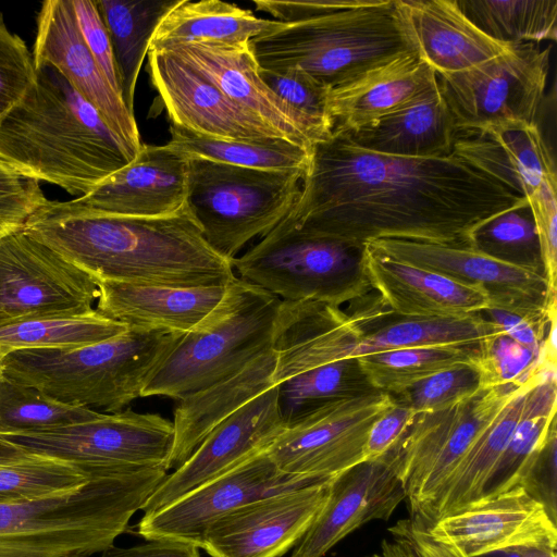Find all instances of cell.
Instances as JSON below:
<instances>
[{"instance_id": "obj_1", "label": "cell", "mask_w": 557, "mask_h": 557, "mask_svg": "<svg viewBox=\"0 0 557 557\" xmlns=\"http://www.w3.org/2000/svg\"><path fill=\"white\" fill-rule=\"evenodd\" d=\"M527 202L454 153L394 157L332 135L311 147L299 197L280 223L358 247L384 238L471 247L482 224Z\"/></svg>"}, {"instance_id": "obj_2", "label": "cell", "mask_w": 557, "mask_h": 557, "mask_svg": "<svg viewBox=\"0 0 557 557\" xmlns=\"http://www.w3.org/2000/svg\"><path fill=\"white\" fill-rule=\"evenodd\" d=\"M23 230L98 281L213 286L236 276L233 261L209 246L187 206L156 218L38 210Z\"/></svg>"}, {"instance_id": "obj_3", "label": "cell", "mask_w": 557, "mask_h": 557, "mask_svg": "<svg viewBox=\"0 0 557 557\" xmlns=\"http://www.w3.org/2000/svg\"><path fill=\"white\" fill-rule=\"evenodd\" d=\"M0 159L72 195L88 194L134 158L98 110L53 66L0 119Z\"/></svg>"}, {"instance_id": "obj_4", "label": "cell", "mask_w": 557, "mask_h": 557, "mask_svg": "<svg viewBox=\"0 0 557 557\" xmlns=\"http://www.w3.org/2000/svg\"><path fill=\"white\" fill-rule=\"evenodd\" d=\"M164 468L90 473L79 488L0 502V557H90L114 545L166 478Z\"/></svg>"}, {"instance_id": "obj_5", "label": "cell", "mask_w": 557, "mask_h": 557, "mask_svg": "<svg viewBox=\"0 0 557 557\" xmlns=\"http://www.w3.org/2000/svg\"><path fill=\"white\" fill-rule=\"evenodd\" d=\"M183 335L128 327L90 345L14 350L2 357L0 372L58 401L115 413L141 397Z\"/></svg>"}, {"instance_id": "obj_6", "label": "cell", "mask_w": 557, "mask_h": 557, "mask_svg": "<svg viewBox=\"0 0 557 557\" xmlns=\"http://www.w3.org/2000/svg\"><path fill=\"white\" fill-rule=\"evenodd\" d=\"M263 70L298 67L327 87L345 85L406 53H417L396 0H351L249 41Z\"/></svg>"}, {"instance_id": "obj_7", "label": "cell", "mask_w": 557, "mask_h": 557, "mask_svg": "<svg viewBox=\"0 0 557 557\" xmlns=\"http://www.w3.org/2000/svg\"><path fill=\"white\" fill-rule=\"evenodd\" d=\"M281 301L235 276L219 305L180 338L157 368L141 397L177 400L239 372L272 349Z\"/></svg>"}, {"instance_id": "obj_8", "label": "cell", "mask_w": 557, "mask_h": 557, "mask_svg": "<svg viewBox=\"0 0 557 557\" xmlns=\"http://www.w3.org/2000/svg\"><path fill=\"white\" fill-rule=\"evenodd\" d=\"M306 170L271 171L188 158L186 206L209 246L233 261L296 203Z\"/></svg>"}, {"instance_id": "obj_9", "label": "cell", "mask_w": 557, "mask_h": 557, "mask_svg": "<svg viewBox=\"0 0 557 557\" xmlns=\"http://www.w3.org/2000/svg\"><path fill=\"white\" fill-rule=\"evenodd\" d=\"M239 278L281 300H313L339 307L371 289L363 247L307 235L278 223L233 260Z\"/></svg>"}, {"instance_id": "obj_10", "label": "cell", "mask_w": 557, "mask_h": 557, "mask_svg": "<svg viewBox=\"0 0 557 557\" xmlns=\"http://www.w3.org/2000/svg\"><path fill=\"white\" fill-rule=\"evenodd\" d=\"M522 383L482 387L450 407L414 417L393 447L411 519L423 520L459 460Z\"/></svg>"}, {"instance_id": "obj_11", "label": "cell", "mask_w": 557, "mask_h": 557, "mask_svg": "<svg viewBox=\"0 0 557 557\" xmlns=\"http://www.w3.org/2000/svg\"><path fill=\"white\" fill-rule=\"evenodd\" d=\"M552 46H511L470 70L436 74L440 91L459 131L505 123L541 124Z\"/></svg>"}, {"instance_id": "obj_12", "label": "cell", "mask_w": 557, "mask_h": 557, "mask_svg": "<svg viewBox=\"0 0 557 557\" xmlns=\"http://www.w3.org/2000/svg\"><path fill=\"white\" fill-rule=\"evenodd\" d=\"M0 435L27 453L70 462L90 474L156 467L166 470L174 425L160 414L127 409L66 426Z\"/></svg>"}, {"instance_id": "obj_13", "label": "cell", "mask_w": 557, "mask_h": 557, "mask_svg": "<svg viewBox=\"0 0 557 557\" xmlns=\"http://www.w3.org/2000/svg\"><path fill=\"white\" fill-rule=\"evenodd\" d=\"M394 403L376 391L324 404L286 426L265 451L286 474L331 481L366 460L370 426Z\"/></svg>"}, {"instance_id": "obj_14", "label": "cell", "mask_w": 557, "mask_h": 557, "mask_svg": "<svg viewBox=\"0 0 557 557\" xmlns=\"http://www.w3.org/2000/svg\"><path fill=\"white\" fill-rule=\"evenodd\" d=\"M98 280L23 228L0 238V323L95 310Z\"/></svg>"}, {"instance_id": "obj_15", "label": "cell", "mask_w": 557, "mask_h": 557, "mask_svg": "<svg viewBox=\"0 0 557 557\" xmlns=\"http://www.w3.org/2000/svg\"><path fill=\"white\" fill-rule=\"evenodd\" d=\"M366 244L395 260L484 287L491 295V307L541 323H547L550 312L557 311V300L550 298L540 268L509 262L470 246L388 238Z\"/></svg>"}, {"instance_id": "obj_16", "label": "cell", "mask_w": 557, "mask_h": 557, "mask_svg": "<svg viewBox=\"0 0 557 557\" xmlns=\"http://www.w3.org/2000/svg\"><path fill=\"white\" fill-rule=\"evenodd\" d=\"M317 483L324 481L280 471L263 450L165 507L144 515L137 533L147 541L170 540L199 547L207 528L225 513L278 492Z\"/></svg>"}, {"instance_id": "obj_17", "label": "cell", "mask_w": 557, "mask_h": 557, "mask_svg": "<svg viewBox=\"0 0 557 557\" xmlns=\"http://www.w3.org/2000/svg\"><path fill=\"white\" fill-rule=\"evenodd\" d=\"M188 158L168 144H143L136 157L74 200H48L39 210L61 215H171L186 206Z\"/></svg>"}, {"instance_id": "obj_18", "label": "cell", "mask_w": 557, "mask_h": 557, "mask_svg": "<svg viewBox=\"0 0 557 557\" xmlns=\"http://www.w3.org/2000/svg\"><path fill=\"white\" fill-rule=\"evenodd\" d=\"M329 483L289 488L238 507L207 528L199 547L211 557H281L306 534Z\"/></svg>"}, {"instance_id": "obj_19", "label": "cell", "mask_w": 557, "mask_h": 557, "mask_svg": "<svg viewBox=\"0 0 557 557\" xmlns=\"http://www.w3.org/2000/svg\"><path fill=\"white\" fill-rule=\"evenodd\" d=\"M274 385L219 423L190 457L159 484L141 507L157 511L189 491L267 450L285 430Z\"/></svg>"}, {"instance_id": "obj_20", "label": "cell", "mask_w": 557, "mask_h": 557, "mask_svg": "<svg viewBox=\"0 0 557 557\" xmlns=\"http://www.w3.org/2000/svg\"><path fill=\"white\" fill-rule=\"evenodd\" d=\"M147 58L150 82L173 125L220 139L284 138L166 49L149 47Z\"/></svg>"}, {"instance_id": "obj_21", "label": "cell", "mask_w": 557, "mask_h": 557, "mask_svg": "<svg viewBox=\"0 0 557 557\" xmlns=\"http://www.w3.org/2000/svg\"><path fill=\"white\" fill-rule=\"evenodd\" d=\"M406 499L399 459L392 448L333 478L326 499L292 557H324L338 542L373 520H388Z\"/></svg>"}, {"instance_id": "obj_22", "label": "cell", "mask_w": 557, "mask_h": 557, "mask_svg": "<svg viewBox=\"0 0 557 557\" xmlns=\"http://www.w3.org/2000/svg\"><path fill=\"white\" fill-rule=\"evenodd\" d=\"M34 66L49 64L95 107L133 158L140 141L135 115L125 106L92 57L78 26L72 0L41 4L34 45Z\"/></svg>"}, {"instance_id": "obj_23", "label": "cell", "mask_w": 557, "mask_h": 557, "mask_svg": "<svg viewBox=\"0 0 557 557\" xmlns=\"http://www.w3.org/2000/svg\"><path fill=\"white\" fill-rule=\"evenodd\" d=\"M425 528L433 537L455 544L468 557L519 545H557L556 523L522 486L482 497Z\"/></svg>"}, {"instance_id": "obj_24", "label": "cell", "mask_w": 557, "mask_h": 557, "mask_svg": "<svg viewBox=\"0 0 557 557\" xmlns=\"http://www.w3.org/2000/svg\"><path fill=\"white\" fill-rule=\"evenodd\" d=\"M377 308L348 314L339 307L313 300H282L274 330V385L315 367L350 358L363 325Z\"/></svg>"}, {"instance_id": "obj_25", "label": "cell", "mask_w": 557, "mask_h": 557, "mask_svg": "<svg viewBox=\"0 0 557 557\" xmlns=\"http://www.w3.org/2000/svg\"><path fill=\"white\" fill-rule=\"evenodd\" d=\"M164 48L213 83L230 99L252 111L283 137L311 148L312 140L297 114L262 81L249 42H189Z\"/></svg>"}, {"instance_id": "obj_26", "label": "cell", "mask_w": 557, "mask_h": 557, "mask_svg": "<svg viewBox=\"0 0 557 557\" xmlns=\"http://www.w3.org/2000/svg\"><path fill=\"white\" fill-rule=\"evenodd\" d=\"M363 263L382 304L405 318L462 317L492 306L484 287L395 260L368 244L363 245Z\"/></svg>"}, {"instance_id": "obj_27", "label": "cell", "mask_w": 557, "mask_h": 557, "mask_svg": "<svg viewBox=\"0 0 557 557\" xmlns=\"http://www.w3.org/2000/svg\"><path fill=\"white\" fill-rule=\"evenodd\" d=\"M396 4L419 58L435 74L470 70L511 47L480 30L457 0H396Z\"/></svg>"}, {"instance_id": "obj_28", "label": "cell", "mask_w": 557, "mask_h": 557, "mask_svg": "<svg viewBox=\"0 0 557 557\" xmlns=\"http://www.w3.org/2000/svg\"><path fill=\"white\" fill-rule=\"evenodd\" d=\"M453 153L475 170L530 199L547 176L554 156L539 125L505 123L456 134Z\"/></svg>"}, {"instance_id": "obj_29", "label": "cell", "mask_w": 557, "mask_h": 557, "mask_svg": "<svg viewBox=\"0 0 557 557\" xmlns=\"http://www.w3.org/2000/svg\"><path fill=\"white\" fill-rule=\"evenodd\" d=\"M227 285L166 286L98 281L95 310L127 327L186 334L219 305Z\"/></svg>"}, {"instance_id": "obj_30", "label": "cell", "mask_w": 557, "mask_h": 557, "mask_svg": "<svg viewBox=\"0 0 557 557\" xmlns=\"http://www.w3.org/2000/svg\"><path fill=\"white\" fill-rule=\"evenodd\" d=\"M436 84L435 72L418 53H406L332 88V135L361 128L412 102Z\"/></svg>"}, {"instance_id": "obj_31", "label": "cell", "mask_w": 557, "mask_h": 557, "mask_svg": "<svg viewBox=\"0 0 557 557\" xmlns=\"http://www.w3.org/2000/svg\"><path fill=\"white\" fill-rule=\"evenodd\" d=\"M457 129L437 82L422 96L361 128L345 134L352 145L401 158L453 154Z\"/></svg>"}, {"instance_id": "obj_32", "label": "cell", "mask_w": 557, "mask_h": 557, "mask_svg": "<svg viewBox=\"0 0 557 557\" xmlns=\"http://www.w3.org/2000/svg\"><path fill=\"white\" fill-rule=\"evenodd\" d=\"M270 349L234 375L176 400L174 442L166 470L181 467L205 437L242 406L274 386Z\"/></svg>"}, {"instance_id": "obj_33", "label": "cell", "mask_w": 557, "mask_h": 557, "mask_svg": "<svg viewBox=\"0 0 557 557\" xmlns=\"http://www.w3.org/2000/svg\"><path fill=\"white\" fill-rule=\"evenodd\" d=\"M548 364L550 363H541L519 386L517 393L496 418L476 437L442 486L423 520L419 523L430 527L440 518L482 497L485 485L523 414L528 394Z\"/></svg>"}, {"instance_id": "obj_34", "label": "cell", "mask_w": 557, "mask_h": 557, "mask_svg": "<svg viewBox=\"0 0 557 557\" xmlns=\"http://www.w3.org/2000/svg\"><path fill=\"white\" fill-rule=\"evenodd\" d=\"M285 25L257 17L250 10L219 0H181L161 21L149 47L189 42L244 44L277 32Z\"/></svg>"}, {"instance_id": "obj_35", "label": "cell", "mask_w": 557, "mask_h": 557, "mask_svg": "<svg viewBox=\"0 0 557 557\" xmlns=\"http://www.w3.org/2000/svg\"><path fill=\"white\" fill-rule=\"evenodd\" d=\"M181 0H96L108 30L122 98L134 114V95L144 58L161 21Z\"/></svg>"}, {"instance_id": "obj_36", "label": "cell", "mask_w": 557, "mask_h": 557, "mask_svg": "<svg viewBox=\"0 0 557 557\" xmlns=\"http://www.w3.org/2000/svg\"><path fill=\"white\" fill-rule=\"evenodd\" d=\"M556 366H546L529 392L523 414L491 474L482 497L494 496L520 486L533 459L547 442L552 430L556 428Z\"/></svg>"}, {"instance_id": "obj_37", "label": "cell", "mask_w": 557, "mask_h": 557, "mask_svg": "<svg viewBox=\"0 0 557 557\" xmlns=\"http://www.w3.org/2000/svg\"><path fill=\"white\" fill-rule=\"evenodd\" d=\"M505 332L483 313L446 318H405L363 334L350 358L419 347L476 345Z\"/></svg>"}, {"instance_id": "obj_38", "label": "cell", "mask_w": 557, "mask_h": 557, "mask_svg": "<svg viewBox=\"0 0 557 557\" xmlns=\"http://www.w3.org/2000/svg\"><path fill=\"white\" fill-rule=\"evenodd\" d=\"M171 148L187 158H201L220 163L271 171L306 170L311 148L284 138L258 141L213 138L171 124Z\"/></svg>"}, {"instance_id": "obj_39", "label": "cell", "mask_w": 557, "mask_h": 557, "mask_svg": "<svg viewBox=\"0 0 557 557\" xmlns=\"http://www.w3.org/2000/svg\"><path fill=\"white\" fill-rule=\"evenodd\" d=\"M480 344L395 349L358 358L372 386L397 395L435 373L459 367H476Z\"/></svg>"}, {"instance_id": "obj_40", "label": "cell", "mask_w": 557, "mask_h": 557, "mask_svg": "<svg viewBox=\"0 0 557 557\" xmlns=\"http://www.w3.org/2000/svg\"><path fill=\"white\" fill-rule=\"evenodd\" d=\"M463 14L504 45L557 39V0H457Z\"/></svg>"}, {"instance_id": "obj_41", "label": "cell", "mask_w": 557, "mask_h": 557, "mask_svg": "<svg viewBox=\"0 0 557 557\" xmlns=\"http://www.w3.org/2000/svg\"><path fill=\"white\" fill-rule=\"evenodd\" d=\"M128 327L96 310L77 315H47L0 323V354L21 349L69 348L114 337Z\"/></svg>"}, {"instance_id": "obj_42", "label": "cell", "mask_w": 557, "mask_h": 557, "mask_svg": "<svg viewBox=\"0 0 557 557\" xmlns=\"http://www.w3.org/2000/svg\"><path fill=\"white\" fill-rule=\"evenodd\" d=\"M278 387V404L288 426L313 409L339 399L376 392L358 358L329 362L296 374Z\"/></svg>"}, {"instance_id": "obj_43", "label": "cell", "mask_w": 557, "mask_h": 557, "mask_svg": "<svg viewBox=\"0 0 557 557\" xmlns=\"http://www.w3.org/2000/svg\"><path fill=\"white\" fill-rule=\"evenodd\" d=\"M102 413L58 401L0 372V434L44 431L82 423Z\"/></svg>"}, {"instance_id": "obj_44", "label": "cell", "mask_w": 557, "mask_h": 557, "mask_svg": "<svg viewBox=\"0 0 557 557\" xmlns=\"http://www.w3.org/2000/svg\"><path fill=\"white\" fill-rule=\"evenodd\" d=\"M76 466L30 454L0 465V502L37 500L71 493L89 479Z\"/></svg>"}, {"instance_id": "obj_45", "label": "cell", "mask_w": 557, "mask_h": 557, "mask_svg": "<svg viewBox=\"0 0 557 557\" xmlns=\"http://www.w3.org/2000/svg\"><path fill=\"white\" fill-rule=\"evenodd\" d=\"M260 76L297 114L313 145L332 136L333 122L327 108L330 87L298 67L280 71L260 67Z\"/></svg>"}, {"instance_id": "obj_46", "label": "cell", "mask_w": 557, "mask_h": 557, "mask_svg": "<svg viewBox=\"0 0 557 557\" xmlns=\"http://www.w3.org/2000/svg\"><path fill=\"white\" fill-rule=\"evenodd\" d=\"M471 247L509 262L542 269L536 228L528 202L482 224L473 235Z\"/></svg>"}, {"instance_id": "obj_47", "label": "cell", "mask_w": 557, "mask_h": 557, "mask_svg": "<svg viewBox=\"0 0 557 557\" xmlns=\"http://www.w3.org/2000/svg\"><path fill=\"white\" fill-rule=\"evenodd\" d=\"M480 388L481 376L476 367L459 366L435 373L392 396L418 414L450 407Z\"/></svg>"}, {"instance_id": "obj_48", "label": "cell", "mask_w": 557, "mask_h": 557, "mask_svg": "<svg viewBox=\"0 0 557 557\" xmlns=\"http://www.w3.org/2000/svg\"><path fill=\"white\" fill-rule=\"evenodd\" d=\"M476 369L482 387L515 385L524 382L543 362L542 355L517 343L506 334L479 345Z\"/></svg>"}, {"instance_id": "obj_49", "label": "cell", "mask_w": 557, "mask_h": 557, "mask_svg": "<svg viewBox=\"0 0 557 557\" xmlns=\"http://www.w3.org/2000/svg\"><path fill=\"white\" fill-rule=\"evenodd\" d=\"M47 201L38 180L0 159V238L23 228Z\"/></svg>"}, {"instance_id": "obj_50", "label": "cell", "mask_w": 557, "mask_h": 557, "mask_svg": "<svg viewBox=\"0 0 557 557\" xmlns=\"http://www.w3.org/2000/svg\"><path fill=\"white\" fill-rule=\"evenodd\" d=\"M35 81V66L25 42L5 27L0 15V119Z\"/></svg>"}, {"instance_id": "obj_51", "label": "cell", "mask_w": 557, "mask_h": 557, "mask_svg": "<svg viewBox=\"0 0 557 557\" xmlns=\"http://www.w3.org/2000/svg\"><path fill=\"white\" fill-rule=\"evenodd\" d=\"M528 203L536 228L543 275L550 298L557 300V175L545 177Z\"/></svg>"}, {"instance_id": "obj_52", "label": "cell", "mask_w": 557, "mask_h": 557, "mask_svg": "<svg viewBox=\"0 0 557 557\" xmlns=\"http://www.w3.org/2000/svg\"><path fill=\"white\" fill-rule=\"evenodd\" d=\"M72 4L79 29L92 57L112 89L122 97L111 40L96 1L72 0Z\"/></svg>"}, {"instance_id": "obj_53", "label": "cell", "mask_w": 557, "mask_h": 557, "mask_svg": "<svg viewBox=\"0 0 557 557\" xmlns=\"http://www.w3.org/2000/svg\"><path fill=\"white\" fill-rule=\"evenodd\" d=\"M556 449L557 436L554 428L520 483L532 498L543 505L554 523H556Z\"/></svg>"}, {"instance_id": "obj_54", "label": "cell", "mask_w": 557, "mask_h": 557, "mask_svg": "<svg viewBox=\"0 0 557 557\" xmlns=\"http://www.w3.org/2000/svg\"><path fill=\"white\" fill-rule=\"evenodd\" d=\"M416 416L411 408L395 400L394 405L370 426L364 444V459L374 460L387 454L405 434Z\"/></svg>"}, {"instance_id": "obj_55", "label": "cell", "mask_w": 557, "mask_h": 557, "mask_svg": "<svg viewBox=\"0 0 557 557\" xmlns=\"http://www.w3.org/2000/svg\"><path fill=\"white\" fill-rule=\"evenodd\" d=\"M482 313H485L488 317L487 319L498 325L507 336L542 355L549 321L541 323L519 313L495 307H490Z\"/></svg>"}, {"instance_id": "obj_56", "label": "cell", "mask_w": 557, "mask_h": 557, "mask_svg": "<svg viewBox=\"0 0 557 557\" xmlns=\"http://www.w3.org/2000/svg\"><path fill=\"white\" fill-rule=\"evenodd\" d=\"M351 0L278 1L256 0L258 11L267 12L282 23H295L317 17L350 4Z\"/></svg>"}, {"instance_id": "obj_57", "label": "cell", "mask_w": 557, "mask_h": 557, "mask_svg": "<svg viewBox=\"0 0 557 557\" xmlns=\"http://www.w3.org/2000/svg\"><path fill=\"white\" fill-rule=\"evenodd\" d=\"M199 547L191 543L149 540L131 547H108L100 557H200Z\"/></svg>"}, {"instance_id": "obj_58", "label": "cell", "mask_w": 557, "mask_h": 557, "mask_svg": "<svg viewBox=\"0 0 557 557\" xmlns=\"http://www.w3.org/2000/svg\"><path fill=\"white\" fill-rule=\"evenodd\" d=\"M391 536L382 540L380 547L366 557H431L412 539L405 519L388 529Z\"/></svg>"}, {"instance_id": "obj_59", "label": "cell", "mask_w": 557, "mask_h": 557, "mask_svg": "<svg viewBox=\"0 0 557 557\" xmlns=\"http://www.w3.org/2000/svg\"><path fill=\"white\" fill-rule=\"evenodd\" d=\"M405 521L414 542L431 557H468L455 544L433 537L424 525L413 519Z\"/></svg>"}, {"instance_id": "obj_60", "label": "cell", "mask_w": 557, "mask_h": 557, "mask_svg": "<svg viewBox=\"0 0 557 557\" xmlns=\"http://www.w3.org/2000/svg\"><path fill=\"white\" fill-rule=\"evenodd\" d=\"M556 546L552 544H528L508 547L480 557H556Z\"/></svg>"}, {"instance_id": "obj_61", "label": "cell", "mask_w": 557, "mask_h": 557, "mask_svg": "<svg viewBox=\"0 0 557 557\" xmlns=\"http://www.w3.org/2000/svg\"><path fill=\"white\" fill-rule=\"evenodd\" d=\"M29 453L0 435V465L22 459Z\"/></svg>"}, {"instance_id": "obj_62", "label": "cell", "mask_w": 557, "mask_h": 557, "mask_svg": "<svg viewBox=\"0 0 557 557\" xmlns=\"http://www.w3.org/2000/svg\"><path fill=\"white\" fill-rule=\"evenodd\" d=\"M2 357H3V356L0 354V361H1Z\"/></svg>"}]
</instances>
